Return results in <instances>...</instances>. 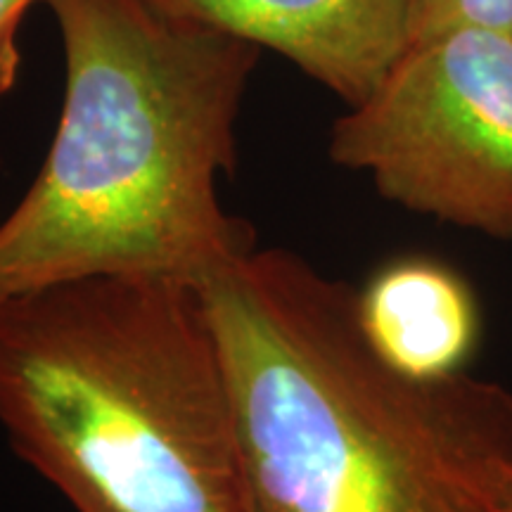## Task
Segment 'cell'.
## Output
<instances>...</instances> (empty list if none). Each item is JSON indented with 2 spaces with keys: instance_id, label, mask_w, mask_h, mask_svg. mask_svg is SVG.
I'll list each match as a JSON object with an SVG mask.
<instances>
[{
  "instance_id": "7",
  "label": "cell",
  "mask_w": 512,
  "mask_h": 512,
  "mask_svg": "<svg viewBox=\"0 0 512 512\" xmlns=\"http://www.w3.org/2000/svg\"><path fill=\"white\" fill-rule=\"evenodd\" d=\"M408 46L458 29L512 34V0H406Z\"/></svg>"
},
{
  "instance_id": "9",
  "label": "cell",
  "mask_w": 512,
  "mask_h": 512,
  "mask_svg": "<svg viewBox=\"0 0 512 512\" xmlns=\"http://www.w3.org/2000/svg\"><path fill=\"white\" fill-rule=\"evenodd\" d=\"M496 512H512V482L508 486V491H505V494H503L501 503H498Z\"/></svg>"
},
{
  "instance_id": "1",
  "label": "cell",
  "mask_w": 512,
  "mask_h": 512,
  "mask_svg": "<svg viewBox=\"0 0 512 512\" xmlns=\"http://www.w3.org/2000/svg\"><path fill=\"white\" fill-rule=\"evenodd\" d=\"M233 396L249 512H496L512 392L413 380L375 354L354 287L247 247L195 285Z\"/></svg>"
},
{
  "instance_id": "3",
  "label": "cell",
  "mask_w": 512,
  "mask_h": 512,
  "mask_svg": "<svg viewBox=\"0 0 512 512\" xmlns=\"http://www.w3.org/2000/svg\"><path fill=\"white\" fill-rule=\"evenodd\" d=\"M0 427L74 512H249L226 366L183 280L0 299Z\"/></svg>"
},
{
  "instance_id": "2",
  "label": "cell",
  "mask_w": 512,
  "mask_h": 512,
  "mask_svg": "<svg viewBox=\"0 0 512 512\" xmlns=\"http://www.w3.org/2000/svg\"><path fill=\"white\" fill-rule=\"evenodd\" d=\"M64 48L60 124L0 219V299L100 275L197 285L256 245L228 216L235 124L259 46L150 0H43Z\"/></svg>"
},
{
  "instance_id": "6",
  "label": "cell",
  "mask_w": 512,
  "mask_h": 512,
  "mask_svg": "<svg viewBox=\"0 0 512 512\" xmlns=\"http://www.w3.org/2000/svg\"><path fill=\"white\" fill-rule=\"evenodd\" d=\"M356 316L377 356L413 380L465 373L479 309L460 275L430 256H399L354 290Z\"/></svg>"
},
{
  "instance_id": "4",
  "label": "cell",
  "mask_w": 512,
  "mask_h": 512,
  "mask_svg": "<svg viewBox=\"0 0 512 512\" xmlns=\"http://www.w3.org/2000/svg\"><path fill=\"white\" fill-rule=\"evenodd\" d=\"M328 152L413 214L512 240V34L458 29L406 46L335 121Z\"/></svg>"
},
{
  "instance_id": "5",
  "label": "cell",
  "mask_w": 512,
  "mask_h": 512,
  "mask_svg": "<svg viewBox=\"0 0 512 512\" xmlns=\"http://www.w3.org/2000/svg\"><path fill=\"white\" fill-rule=\"evenodd\" d=\"M297 64L347 107L380 86L408 46L406 0H150Z\"/></svg>"
},
{
  "instance_id": "8",
  "label": "cell",
  "mask_w": 512,
  "mask_h": 512,
  "mask_svg": "<svg viewBox=\"0 0 512 512\" xmlns=\"http://www.w3.org/2000/svg\"><path fill=\"white\" fill-rule=\"evenodd\" d=\"M38 0H0V102L15 88L19 74V24Z\"/></svg>"
}]
</instances>
